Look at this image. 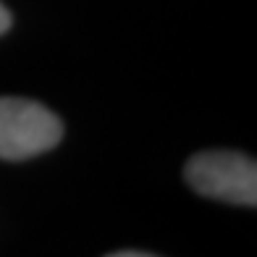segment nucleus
I'll return each instance as SVG.
<instances>
[{
    "label": "nucleus",
    "instance_id": "1",
    "mask_svg": "<svg viewBox=\"0 0 257 257\" xmlns=\"http://www.w3.org/2000/svg\"><path fill=\"white\" fill-rule=\"evenodd\" d=\"M63 137V123L45 105L21 97H0V158L27 160L50 150Z\"/></svg>",
    "mask_w": 257,
    "mask_h": 257
},
{
    "label": "nucleus",
    "instance_id": "2",
    "mask_svg": "<svg viewBox=\"0 0 257 257\" xmlns=\"http://www.w3.org/2000/svg\"><path fill=\"white\" fill-rule=\"evenodd\" d=\"M186 181L200 194L233 205L257 202V166L239 153H200L186 163Z\"/></svg>",
    "mask_w": 257,
    "mask_h": 257
},
{
    "label": "nucleus",
    "instance_id": "3",
    "mask_svg": "<svg viewBox=\"0 0 257 257\" xmlns=\"http://www.w3.org/2000/svg\"><path fill=\"white\" fill-rule=\"evenodd\" d=\"M8 27H11V14H8V8L0 3V34L8 32Z\"/></svg>",
    "mask_w": 257,
    "mask_h": 257
},
{
    "label": "nucleus",
    "instance_id": "4",
    "mask_svg": "<svg viewBox=\"0 0 257 257\" xmlns=\"http://www.w3.org/2000/svg\"><path fill=\"white\" fill-rule=\"evenodd\" d=\"M108 257H153V254H145V252H115V254H108Z\"/></svg>",
    "mask_w": 257,
    "mask_h": 257
}]
</instances>
